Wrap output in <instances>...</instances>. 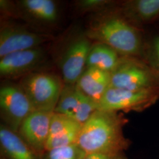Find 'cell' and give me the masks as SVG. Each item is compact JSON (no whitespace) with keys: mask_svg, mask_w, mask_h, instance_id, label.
Listing matches in <instances>:
<instances>
[{"mask_svg":"<svg viewBox=\"0 0 159 159\" xmlns=\"http://www.w3.org/2000/svg\"><path fill=\"white\" fill-rule=\"evenodd\" d=\"M118 112L97 110L82 125L77 143L86 154L123 153L130 145Z\"/></svg>","mask_w":159,"mask_h":159,"instance_id":"obj_1","label":"cell"},{"mask_svg":"<svg viewBox=\"0 0 159 159\" xmlns=\"http://www.w3.org/2000/svg\"><path fill=\"white\" fill-rule=\"evenodd\" d=\"M85 36L110 46L122 57H136L143 51L140 31L121 17H108L97 21L87 30Z\"/></svg>","mask_w":159,"mask_h":159,"instance_id":"obj_2","label":"cell"},{"mask_svg":"<svg viewBox=\"0 0 159 159\" xmlns=\"http://www.w3.org/2000/svg\"><path fill=\"white\" fill-rule=\"evenodd\" d=\"M110 87L131 91H159V74L135 57H123L111 73Z\"/></svg>","mask_w":159,"mask_h":159,"instance_id":"obj_3","label":"cell"},{"mask_svg":"<svg viewBox=\"0 0 159 159\" xmlns=\"http://www.w3.org/2000/svg\"><path fill=\"white\" fill-rule=\"evenodd\" d=\"M20 84L35 111L54 112L63 87L57 76L31 73L25 75Z\"/></svg>","mask_w":159,"mask_h":159,"instance_id":"obj_4","label":"cell"},{"mask_svg":"<svg viewBox=\"0 0 159 159\" xmlns=\"http://www.w3.org/2000/svg\"><path fill=\"white\" fill-rule=\"evenodd\" d=\"M34 108L20 84L6 83L0 89V113L3 125L18 133Z\"/></svg>","mask_w":159,"mask_h":159,"instance_id":"obj_5","label":"cell"},{"mask_svg":"<svg viewBox=\"0 0 159 159\" xmlns=\"http://www.w3.org/2000/svg\"><path fill=\"white\" fill-rule=\"evenodd\" d=\"M159 97V91H131L110 87L98 102L97 110L140 111L153 104Z\"/></svg>","mask_w":159,"mask_h":159,"instance_id":"obj_6","label":"cell"},{"mask_svg":"<svg viewBox=\"0 0 159 159\" xmlns=\"http://www.w3.org/2000/svg\"><path fill=\"white\" fill-rule=\"evenodd\" d=\"M90 39L81 36L72 41L64 51L60 62L64 84H74L86 67L91 47Z\"/></svg>","mask_w":159,"mask_h":159,"instance_id":"obj_7","label":"cell"},{"mask_svg":"<svg viewBox=\"0 0 159 159\" xmlns=\"http://www.w3.org/2000/svg\"><path fill=\"white\" fill-rule=\"evenodd\" d=\"M53 113L34 111L23 121L18 131L23 140L40 157L46 151Z\"/></svg>","mask_w":159,"mask_h":159,"instance_id":"obj_8","label":"cell"},{"mask_svg":"<svg viewBox=\"0 0 159 159\" xmlns=\"http://www.w3.org/2000/svg\"><path fill=\"white\" fill-rule=\"evenodd\" d=\"M47 40L44 35L16 26L7 25L0 31V58L15 52L40 47Z\"/></svg>","mask_w":159,"mask_h":159,"instance_id":"obj_9","label":"cell"},{"mask_svg":"<svg viewBox=\"0 0 159 159\" xmlns=\"http://www.w3.org/2000/svg\"><path fill=\"white\" fill-rule=\"evenodd\" d=\"M44 56L40 47L9 54L1 58L0 75L6 78L25 75L43 61Z\"/></svg>","mask_w":159,"mask_h":159,"instance_id":"obj_10","label":"cell"},{"mask_svg":"<svg viewBox=\"0 0 159 159\" xmlns=\"http://www.w3.org/2000/svg\"><path fill=\"white\" fill-rule=\"evenodd\" d=\"M82 125L68 116L53 113L46 151L77 143Z\"/></svg>","mask_w":159,"mask_h":159,"instance_id":"obj_11","label":"cell"},{"mask_svg":"<svg viewBox=\"0 0 159 159\" xmlns=\"http://www.w3.org/2000/svg\"><path fill=\"white\" fill-rule=\"evenodd\" d=\"M111 73L93 67L85 68L75 84L85 96L98 106L106 92L110 87Z\"/></svg>","mask_w":159,"mask_h":159,"instance_id":"obj_12","label":"cell"},{"mask_svg":"<svg viewBox=\"0 0 159 159\" xmlns=\"http://www.w3.org/2000/svg\"><path fill=\"white\" fill-rule=\"evenodd\" d=\"M0 146L7 159H41L18 133L3 124L0 126Z\"/></svg>","mask_w":159,"mask_h":159,"instance_id":"obj_13","label":"cell"},{"mask_svg":"<svg viewBox=\"0 0 159 159\" xmlns=\"http://www.w3.org/2000/svg\"><path fill=\"white\" fill-rule=\"evenodd\" d=\"M119 54L110 46L96 42L91 46L87 57L86 67H93L111 73L119 64Z\"/></svg>","mask_w":159,"mask_h":159,"instance_id":"obj_14","label":"cell"},{"mask_svg":"<svg viewBox=\"0 0 159 159\" xmlns=\"http://www.w3.org/2000/svg\"><path fill=\"white\" fill-rule=\"evenodd\" d=\"M86 97L75 84H64L54 113L66 115L74 120Z\"/></svg>","mask_w":159,"mask_h":159,"instance_id":"obj_15","label":"cell"},{"mask_svg":"<svg viewBox=\"0 0 159 159\" xmlns=\"http://www.w3.org/2000/svg\"><path fill=\"white\" fill-rule=\"evenodd\" d=\"M20 4L25 11L37 20L47 23H52L57 20V6L53 1L23 0Z\"/></svg>","mask_w":159,"mask_h":159,"instance_id":"obj_16","label":"cell"},{"mask_svg":"<svg viewBox=\"0 0 159 159\" xmlns=\"http://www.w3.org/2000/svg\"><path fill=\"white\" fill-rule=\"evenodd\" d=\"M125 7L129 14L139 22L149 23L159 18V0L131 1Z\"/></svg>","mask_w":159,"mask_h":159,"instance_id":"obj_17","label":"cell"},{"mask_svg":"<svg viewBox=\"0 0 159 159\" xmlns=\"http://www.w3.org/2000/svg\"><path fill=\"white\" fill-rule=\"evenodd\" d=\"M87 154L77 144L45 151L41 159H83Z\"/></svg>","mask_w":159,"mask_h":159,"instance_id":"obj_18","label":"cell"},{"mask_svg":"<svg viewBox=\"0 0 159 159\" xmlns=\"http://www.w3.org/2000/svg\"><path fill=\"white\" fill-rule=\"evenodd\" d=\"M110 2L103 0H83L78 2L79 8L82 11H93L101 9Z\"/></svg>","mask_w":159,"mask_h":159,"instance_id":"obj_19","label":"cell"},{"mask_svg":"<svg viewBox=\"0 0 159 159\" xmlns=\"http://www.w3.org/2000/svg\"><path fill=\"white\" fill-rule=\"evenodd\" d=\"M151 45L152 59L154 66L153 68L159 74V35L154 38Z\"/></svg>","mask_w":159,"mask_h":159,"instance_id":"obj_20","label":"cell"},{"mask_svg":"<svg viewBox=\"0 0 159 159\" xmlns=\"http://www.w3.org/2000/svg\"><path fill=\"white\" fill-rule=\"evenodd\" d=\"M83 159H96V154H87Z\"/></svg>","mask_w":159,"mask_h":159,"instance_id":"obj_21","label":"cell"},{"mask_svg":"<svg viewBox=\"0 0 159 159\" xmlns=\"http://www.w3.org/2000/svg\"><path fill=\"white\" fill-rule=\"evenodd\" d=\"M127 159V158H126V157H125V155H123V156H122V157H121V159Z\"/></svg>","mask_w":159,"mask_h":159,"instance_id":"obj_22","label":"cell"},{"mask_svg":"<svg viewBox=\"0 0 159 159\" xmlns=\"http://www.w3.org/2000/svg\"><path fill=\"white\" fill-rule=\"evenodd\" d=\"M1 159H6V158H5V157H3V156H2V157H1Z\"/></svg>","mask_w":159,"mask_h":159,"instance_id":"obj_23","label":"cell"}]
</instances>
